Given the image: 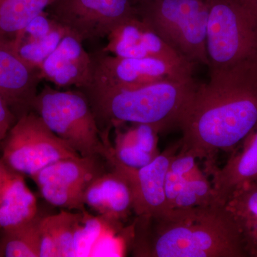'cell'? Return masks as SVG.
Masks as SVG:
<instances>
[{
	"instance_id": "obj_1",
	"label": "cell",
	"mask_w": 257,
	"mask_h": 257,
	"mask_svg": "<svg viewBox=\"0 0 257 257\" xmlns=\"http://www.w3.org/2000/svg\"><path fill=\"white\" fill-rule=\"evenodd\" d=\"M128 251L137 257H249L236 221L218 204L136 216Z\"/></svg>"
},
{
	"instance_id": "obj_2",
	"label": "cell",
	"mask_w": 257,
	"mask_h": 257,
	"mask_svg": "<svg viewBox=\"0 0 257 257\" xmlns=\"http://www.w3.org/2000/svg\"><path fill=\"white\" fill-rule=\"evenodd\" d=\"M257 126V79L199 84L179 121L181 151L204 160L207 175L219 152L235 151Z\"/></svg>"
},
{
	"instance_id": "obj_3",
	"label": "cell",
	"mask_w": 257,
	"mask_h": 257,
	"mask_svg": "<svg viewBox=\"0 0 257 257\" xmlns=\"http://www.w3.org/2000/svg\"><path fill=\"white\" fill-rule=\"evenodd\" d=\"M199 84L192 78L169 79L128 89H79L87 97L103 142L111 144L112 128L126 123L152 125L160 133L178 128Z\"/></svg>"
},
{
	"instance_id": "obj_4",
	"label": "cell",
	"mask_w": 257,
	"mask_h": 257,
	"mask_svg": "<svg viewBox=\"0 0 257 257\" xmlns=\"http://www.w3.org/2000/svg\"><path fill=\"white\" fill-rule=\"evenodd\" d=\"M208 2V83L257 79L256 0Z\"/></svg>"
},
{
	"instance_id": "obj_5",
	"label": "cell",
	"mask_w": 257,
	"mask_h": 257,
	"mask_svg": "<svg viewBox=\"0 0 257 257\" xmlns=\"http://www.w3.org/2000/svg\"><path fill=\"white\" fill-rule=\"evenodd\" d=\"M139 17L179 55L208 66V0H143Z\"/></svg>"
},
{
	"instance_id": "obj_6",
	"label": "cell",
	"mask_w": 257,
	"mask_h": 257,
	"mask_svg": "<svg viewBox=\"0 0 257 257\" xmlns=\"http://www.w3.org/2000/svg\"><path fill=\"white\" fill-rule=\"evenodd\" d=\"M32 111L81 157L106 159L112 146L103 142L95 116L80 90L60 91L45 86L38 92Z\"/></svg>"
},
{
	"instance_id": "obj_7",
	"label": "cell",
	"mask_w": 257,
	"mask_h": 257,
	"mask_svg": "<svg viewBox=\"0 0 257 257\" xmlns=\"http://www.w3.org/2000/svg\"><path fill=\"white\" fill-rule=\"evenodd\" d=\"M4 140L2 160L30 177L57 161L81 157L33 111L19 119Z\"/></svg>"
},
{
	"instance_id": "obj_8",
	"label": "cell",
	"mask_w": 257,
	"mask_h": 257,
	"mask_svg": "<svg viewBox=\"0 0 257 257\" xmlns=\"http://www.w3.org/2000/svg\"><path fill=\"white\" fill-rule=\"evenodd\" d=\"M50 17L82 42L107 37L139 16L135 0H55Z\"/></svg>"
},
{
	"instance_id": "obj_9",
	"label": "cell",
	"mask_w": 257,
	"mask_h": 257,
	"mask_svg": "<svg viewBox=\"0 0 257 257\" xmlns=\"http://www.w3.org/2000/svg\"><path fill=\"white\" fill-rule=\"evenodd\" d=\"M105 159L99 156L64 159L39 171L31 178L42 197L65 210L84 211V193L93 181L106 172Z\"/></svg>"
},
{
	"instance_id": "obj_10",
	"label": "cell",
	"mask_w": 257,
	"mask_h": 257,
	"mask_svg": "<svg viewBox=\"0 0 257 257\" xmlns=\"http://www.w3.org/2000/svg\"><path fill=\"white\" fill-rule=\"evenodd\" d=\"M91 56L92 78L88 86L99 89H135L169 79L193 77V70L159 59L117 57L102 50Z\"/></svg>"
},
{
	"instance_id": "obj_11",
	"label": "cell",
	"mask_w": 257,
	"mask_h": 257,
	"mask_svg": "<svg viewBox=\"0 0 257 257\" xmlns=\"http://www.w3.org/2000/svg\"><path fill=\"white\" fill-rule=\"evenodd\" d=\"M180 147L179 140L160 152L150 164L138 169L121 165L111 155L108 157V166L122 176L131 189L136 216H157L167 212L166 175Z\"/></svg>"
},
{
	"instance_id": "obj_12",
	"label": "cell",
	"mask_w": 257,
	"mask_h": 257,
	"mask_svg": "<svg viewBox=\"0 0 257 257\" xmlns=\"http://www.w3.org/2000/svg\"><path fill=\"white\" fill-rule=\"evenodd\" d=\"M102 51L128 58H156L194 70V64L179 55L140 17L131 19L113 30Z\"/></svg>"
},
{
	"instance_id": "obj_13",
	"label": "cell",
	"mask_w": 257,
	"mask_h": 257,
	"mask_svg": "<svg viewBox=\"0 0 257 257\" xmlns=\"http://www.w3.org/2000/svg\"><path fill=\"white\" fill-rule=\"evenodd\" d=\"M42 79L40 68L24 60L12 44L0 41V96L17 121L32 111Z\"/></svg>"
},
{
	"instance_id": "obj_14",
	"label": "cell",
	"mask_w": 257,
	"mask_h": 257,
	"mask_svg": "<svg viewBox=\"0 0 257 257\" xmlns=\"http://www.w3.org/2000/svg\"><path fill=\"white\" fill-rule=\"evenodd\" d=\"M197 160L179 150L171 162L165 184L167 211L215 204L212 184Z\"/></svg>"
},
{
	"instance_id": "obj_15",
	"label": "cell",
	"mask_w": 257,
	"mask_h": 257,
	"mask_svg": "<svg viewBox=\"0 0 257 257\" xmlns=\"http://www.w3.org/2000/svg\"><path fill=\"white\" fill-rule=\"evenodd\" d=\"M92 56L84 50L82 42L68 33L44 61L40 71L42 79L57 87L81 89L92 82Z\"/></svg>"
},
{
	"instance_id": "obj_16",
	"label": "cell",
	"mask_w": 257,
	"mask_h": 257,
	"mask_svg": "<svg viewBox=\"0 0 257 257\" xmlns=\"http://www.w3.org/2000/svg\"><path fill=\"white\" fill-rule=\"evenodd\" d=\"M109 169L88 186L84 204L98 215L123 224L134 213L133 194L124 177Z\"/></svg>"
},
{
	"instance_id": "obj_17",
	"label": "cell",
	"mask_w": 257,
	"mask_h": 257,
	"mask_svg": "<svg viewBox=\"0 0 257 257\" xmlns=\"http://www.w3.org/2000/svg\"><path fill=\"white\" fill-rule=\"evenodd\" d=\"M209 175L214 191V203L224 205L236 189L257 182V126L243 141L239 152H233L222 167H215Z\"/></svg>"
},
{
	"instance_id": "obj_18",
	"label": "cell",
	"mask_w": 257,
	"mask_h": 257,
	"mask_svg": "<svg viewBox=\"0 0 257 257\" xmlns=\"http://www.w3.org/2000/svg\"><path fill=\"white\" fill-rule=\"evenodd\" d=\"M126 130L114 128L115 137L111 156L121 165L130 168H141L160 154L158 150L160 130L147 124H132Z\"/></svg>"
},
{
	"instance_id": "obj_19",
	"label": "cell",
	"mask_w": 257,
	"mask_h": 257,
	"mask_svg": "<svg viewBox=\"0 0 257 257\" xmlns=\"http://www.w3.org/2000/svg\"><path fill=\"white\" fill-rule=\"evenodd\" d=\"M38 213L36 197L23 175L13 170L0 189V231L31 220Z\"/></svg>"
},
{
	"instance_id": "obj_20",
	"label": "cell",
	"mask_w": 257,
	"mask_h": 257,
	"mask_svg": "<svg viewBox=\"0 0 257 257\" xmlns=\"http://www.w3.org/2000/svg\"><path fill=\"white\" fill-rule=\"evenodd\" d=\"M241 231L249 257H257V182L244 184L224 204Z\"/></svg>"
},
{
	"instance_id": "obj_21",
	"label": "cell",
	"mask_w": 257,
	"mask_h": 257,
	"mask_svg": "<svg viewBox=\"0 0 257 257\" xmlns=\"http://www.w3.org/2000/svg\"><path fill=\"white\" fill-rule=\"evenodd\" d=\"M55 0H0V41L13 45L33 19Z\"/></svg>"
},
{
	"instance_id": "obj_22",
	"label": "cell",
	"mask_w": 257,
	"mask_h": 257,
	"mask_svg": "<svg viewBox=\"0 0 257 257\" xmlns=\"http://www.w3.org/2000/svg\"><path fill=\"white\" fill-rule=\"evenodd\" d=\"M42 216L38 213L31 220L0 231L4 257H38L37 230Z\"/></svg>"
},
{
	"instance_id": "obj_23",
	"label": "cell",
	"mask_w": 257,
	"mask_h": 257,
	"mask_svg": "<svg viewBox=\"0 0 257 257\" xmlns=\"http://www.w3.org/2000/svg\"><path fill=\"white\" fill-rule=\"evenodd\" d=\"M73 257H88L101 234L114 222L100 215H93L87 210L75 213Z\"/></svg>"
},
{
	"instance_id": "obj_24",
	"label": "cell",
	"mask_w": 257,
	"mask_h": 257,
	"mask_svg": "<svg viewBox=\"0 0 257 257\" xmlns=\"http://www.w3.org/2000/svg\"><path fill=\"white\" fill-rule=\"evenodd\" d=\"M67 30L57 23L47 36L38 40L18 42L13 45L20 57L27 62L40 69L44 61L56 50Z\"/></svg>"
},
{
	"instance_id": "obj_25",
	"label": "cell",
	"mask_w": 257,
	"mask_h": 257,
	"mask_svg": "<svg viewBox=\"0 0 257 257\" xmlns=\"http://www.w3.org/2000/svg\"><path fill=\"white\" fill-rule=\"evenodd\" d=\"M47 219L57 243L58 257H73L75 213L63 209L58 214L47 215Z\"/></svg>"
},
{
	"instance_id": "obj_26",
	"label": "cell",
	"mask_w": 257,
	"mask_h": 257,
	"mask_svg": "<svg viewBox=\"0 0 257 257\" xmlns=\"http://www.w3.org/2000/svg\"><path fill=\"white\" fill-rule=\"evenodd\" d=\"M38 257H58V250L55 237L51 231L47 215L40 219L37 230Z\"/></svg>"
},
{
	"instance_id": "obj_27",
	"label": "cell",
	"mask_w": 257,
	"mask_h": 257,
	"mask_svg": "<svg viewBox=\"0 0 257 257\" xmlns=\"http://www.w3.org/2000/svg\"><path fill=\"white\" fill-rule=\"evenodd\" d=\"M16 121L14 115L0 96V143L6 138L10 128Z\"/></svg>"
},
{
	"instance_id": "obj_28",
	"label": "cell",
	"mask_w": 257,
	"mask_h": 257,
	"mask_svg": "<svg viewBox=\"0 0 257 257\" xmlns=\"http://www.w3.org/2000/svg\"><path fill=\"white\" fill-rule=\"evenodd\" d=\"M13 170L10 169L6 164L5 163L4 161L0 159V189H2L3 186L4 185L5 182H6L7 179L11 175L13 172Z\"/></svg>"
},
{
	"instance_id": "obj_29",
	"label": "cell",
	"mask_w": 257,
	"mask_h": 257,
	"mask_svg": "<svg viewBox=\"0 0 257 257\" xmlns=\"http://www.w3.org/2000/svg\"><path fill=\"white\" fill-rule=\"evenodd\" d=\"M0 257H4L3 256V248H2L1 241H0Z\"/></svg>"
},
{
	"instance_id": "obj_30",
	"label": "cell",
	"mask_w": 257,
	"mask_h": 257,
	"mask_svg": "<svg viewBox=\"0 0 257 257\" xmlns=\"http://www.w3.org/2000/svg\"><path fill=\"white\" fill-rule=\"evenodd\" d=\"M143 1V0H135V2H136V4L138 5L139 3H140V2Z\"/></svg>"
},
{
	"instance_id": "obj_31",
	"label": "cell",
	"mask_w": 257,
	"mask_h": 257,
	"mask_svg": "<svg viewBox=\"0 0 257 257\" xmlns=\"http://www.w3.org/2000/svg\"><path fill=\"white\" fill-rule=\"evenodd\" d=\"M256 1H257V0H256Z\"/></svg>"
}]
</instances>
